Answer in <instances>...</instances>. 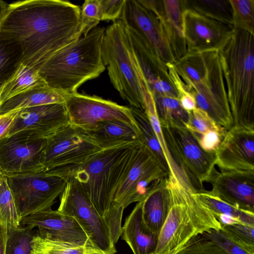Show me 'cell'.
Returning <instances> with one entry per match:
<instances>
[{
  "mask_svg": "<svg viewBox=\"0 0 254 254\" xmlns=\"http://www.w3.org/2000/svg\"><path fill=\"white\" fill-rule=\"evenodd\" d=\"M105 30L95 28L46 60L38 69L46 84L68 94L77 92L84 82L98 77L106 69L102 57Z\"/></svg>",
  "mask_w": 254,
  "mask_h": 254,
  "instance_id": "obj_5",
  "label": "cell"
},
{
  "mask_svg": "<svg viewBox=\"0 0 254 254\" xmlns=\"http://www.w3.org/2000/svg\"><path fill=\"white\" fill-rule=\"evenodd\" d=\"M214 154L220 171H254V130L232 127Z\"/></svg>",
  "mask_w": 254,
  "mask_h": 254,
  "instance_id": "obj_19",
  "label": "cell"
},
{
  "mask_svg": "<svg viewBox=\"0 0 254 254\" xmlns=\"http://www.w3.org/2000/svg\"><path fill=\"white\" fill-rule=\"evenodd\" d=\"M22 59V52L18 44L0 38V85L12 75Z\"/></svg>",
  "mask_w": 254,
  "mask_h": 254,
  "instance_id": "obj_31",
  "label": "cell"
},
{
  "mask_svg": "<svg viewBox=\"0 0 254 254\" xmlns=\"http://www.w3.org/2000/svg\"><path fill=\"white\" fill-rule=\"evenodd\" d=\"M211 241L227 254H254L239 245L221 229L211 230L201 235Z\"/></svg>",
  "mask_w": 254,
  "mask_h": 254,
  "instance_id": "obj_40",
  "label": "cell"
},
{
  "mask_svg": "<svg viewBox=\"0 0 254 254\" xmlns=\"http://www.w3.org/2000/svg\"><path fill=\"white\" fill-rule=\"evenodd\" d=\"M20 221L6 177L4 175L0 182V222L8 231L20 227Z\"/></svg>",
  "mask_w": 254,
  "mask_h": 254,
  "instance_id": "obj_32",
  "label": "cell"
},
{
  "mask_svg": "<svg viewBox=\"0 0 254 254\" xmlns=\"http://www.w3.org/2000/svg\"><path fill=\"white\" fill-rule=\"evenodd\" d=\"M221 229L239 245L254 252V226L240 223L223 225Z\"/></svg>",
  "mask_w": 254,
  "mask_h": 254,
  "instance_id": "obj_38",
  "label": "cell"
},
{
  "mask_svg": "<svg viewBox=\"0 0 254 254\" xmlns=\"http://www.w3.org/2000/svg\"><path fill=\"white\" fill-rule=\"evenodd\" d=\"M18 214L22 218L51 209L67 179L44 172L5 175Z\"/></svg>",
  "mask_w": 254,
  "mask_h": 254,
  "instance_id": "obj_12",
  "label": "cell"
},
{
  "mask_svg": "<svg viewBox=\"0 0 254 254\" xmlns=\"http://www.w3.org/2000/svg\"><path fill=\"white\" fill-rule=\"evenodd\" d=\"M4 175V174L2 173V172L1 171L0 169V180L1 179V178L2 177V176Z\"/></svg>",
  "mask_w": 254,
  "mask_h": 254,
  "instance_id": "obj_48",
  "label": "cell"
},
{
  "mask_svg": "<svg viewBox=\"0 0 254 254\" xmlns=\"http://www.w3.org/2000/svg\"></svg>",
  "mask_w": 254,
  "mask_h": 254,
  "instance_id": "obj_49",
  "label": "cell"
},
{
  "mask_svg": "<svg viewBox=\"0 0 254 254\" xmlns=\"http://www.w3.org/2000/svg\"><path fill=\"white\" fill-rule=\"evenodd\" d=\"M101 20L119 19L125 0H99Z\"/></svg>",
  "mask_w": 254,
  "mask_h": 254,
  "instance_id": "obj_42",
  "label": "cell"
},
{
  "mask_svg": "<svg viewBox=\"0 0 254 254\" xmlns=\"http://www.w3.org/2000/svg\"><path fill=\"white\" fill-rule=\"evenodd\" d=\"M142 89L144 104V111L160 144L167 164L168 176L174 178L186 189L191 191H196L189 177L178 165L169 150L157 116L155 102L151 92L147 87H144Z\"/></svg>",
  "mask_w": 254,
  "mask_h": 254,
  "instance_id": "obj_25",
  "label": "cell"
},
{
  "mask_svg": "<svg viewBox=\"0 0 254 254\" xmlns=\"http://www.w3.org/2000/svg\"><path fill=\"white\" fill-rule=\"evenodd\" d=\"M101 149L85 130L70 124L46 139L41 157L43 172L66 178Z\"/></svg>",
  "mask_w": 254,
  "mask_h": 254,
  "instance_id": "obj_8",
  "label": "cell"
},
{
  "mask_svg": "<svg viewBox=\"0 0 254 254\" xmlns=\"http://www.w3.org/2000/svg\"><path fill=\"white\" fill-rule=\"evenodd\" d=\"M192 196L215 217L229 215L241 223L254 226V212L239 208L204 190L191 193Z\"/></svg>",
  "mask_w": 254,
  "mask_h": 254,
  "instance_id": "obj_28",
  "label": "cell"
},
{
  "mask_svg": "<svg viewBox=\"0 0 254 254\" xmlns=\"http://www.w3.org/2000/svg\"><path fill=\"white\" fill-rule=\"evenodd\" d=\"M183 26L187 52L218 50L234 29L232 25L206 16L187 4L183 13Z\"/></svg>",
  "mask_w": 254,
  "mask_h": 254,
  "instance_id": "obj_16",
  "label": "cell"
},
{
  "mask_svg": "<svg viewBox=\"0 0 254 254\" xmlns=\"http://www.w3.org/2000/svg\"><path fill=\"white\" fill-rule=\"evenodd\" d=\"M101 21L99 0H86L80 8V33L86 36Z\"/></svg>",
  "mask_w": 254,
  "mask_h": 254,
  "instance_id": "obj_39",
  "label": "cell"
},
{
  "mask_svg": "<svg viewBox=\"0 0 254 254\" xmlns=\"http://www.w3.org/2000/svg\"><path fill=\"white\" fill-rule=\"evenodd\" d=\"M139 1L160 20L175 60L184 56L187 52L183 26V13L186 7V0Z\"/></svg>",
  "mask_w": 254,
  "mask_h": 254,
  "instance_id": "obj_21",
  "label": "cell"
},
{
  "mask_svg": "<svg viewBox=\"0 0 254 254\" xmlns=\"http://www.w3.org/2000/svg\"><path fill=\"white\" fill-rule=\"evenodd\" d=\"M20 226L31 230L37 228V234L42 238L95 248L76 220L58 210L50 209L24 217Z\"/></svg>",
  "mask_w": 254,
  "mask_h": 254,
  "instance_id": "obj_18",
  "label": "cell"
},
{
  "mask_svg": "<svg viewBox=\"0 0 254 254\" xmlns=\"http://www.w3.org/2000/svg\"><path fill=\"white\" fill-rule=\"evenodd\" d=\"M168 175L144 142L139 144L117 185L114 203L125 209L133 202L142 201L157 182Z\"/></svg>",
  "mask_w": 254,
  "mask_h": 254,
  "instance_id": "obj_9",
  "label": "cell"
},
{
  "mask_svg": "<svg viewBox=\"0 0 254 254\" xmlns=\"http://www.w3.org/2000/svg\"><path fill=\"white\" fill-rule=\"evenodd\" d=\"M187 1L189 5H191V6L188 5L186 2L188 6L206 16L232 25V10L229 0H189L191 4Z\"/></svg>",
  "mask_w": 254,
  "mask_h": 254,
  "instance_id": "obj_34",
  "label": "cell"
},
{
  "mask_svg": "<svg viewBox=\"0 0 254 254\" xmlns=\"http://www.w3.org/2000/svg\"><path fill=\"white\" fill-rule=\"evenodd\" d=\"M65 96L48 85L40 86L5 101L0 106V115L37 106L64 103Z\"/></svg>",
  "mask_w": 254,
  "mask_h": 254,
  "instance_id": "obj_26",
  "label": "cell"
},
{
  "mask_svg": "<svg viewBox=\"0 0 254 254\" xmlns=\"http://www.w3.org/2000/svg\"><path fill=\"white\" fill-rule=\"evenodd\" d=\"M167 147L178 165L186 173L195 190H203L216 170L214 153L200 146L194 135L184 125L162 127Z\"/></svg>",
  "mask_w": 254,
  "mask_h": 254,
  "instance_id": "obj_10",
  "label": "cell"
},
{
  "mask_svg": "<svg viewBox=\"0 0 254 254\" xmlns=\"http://www.w3.org/2000/svg\"><path fill=\"white\" fill-rule=\"evenodd\" d=\"M184 125L196 136L210 130H226L216 124L205 112L198 108L188 114V121Z\"/></svg>",
  "mask_w": 254,
  "mask_h": 254,
  "instance_id": "obj_37",
  "label": "cell"
},
{
  "mask_svg": "<svg viewBox=\"0 0 254 254\" xmlns=\"http://www.w3.org/2000/svg\"><path fill=\"white\" fill-rule=\"evenodd\" d=\"M227 130H210L195 136L201 147L205 151L214 153L221 143Z\"/></svg>",
  "mask_w": 254,
  "mask_h": 254,
  "instance_id": "obj_43",
  "label": "cell"
},
{
  "mask_svg": "<svg viewBox=\"0 0 254 254\" xmlns=\"http://www.w3.org/2000/svg\"><path fill=\"white\" fill-rule=\"evenodd\" d=\"M157 116L161 127L185 125L188 114L181 107L177 98L169 96L153 97Z\"/></svg>",
  "mask_w": 254,
  "mask_h": 254,
  "instance_id": "obj_30",
  "label": "cell"
},
{
  "mask_svg": "<svg viewBox=\"0 0 254 254\" xmlns=\"http://www.w3.org/2000/svg\"><path fill=\"white\" fill-rule=\"evenodd\" d=\"M232 25L235 28L254 34V0H229Z\"/></svg>",
  "mask_w": 254,
  "mask_h": 254,
  "instance_id": "obj_35",
  "label": "cell"
},
{
  "mask_svg": "<svg viewBox=\"0 0 254 254\" xmlns=\"http://www.w3.org/2000/svg\"><path fill=\"white\" fill-rule=\"evenodd\" d=\"M196 108L205 112L226 130L233 125L218 50L187 52L174 64Z\"/></svg>",
  "mask_w": 254,
  "mask_h": 254,
  "instance_id": "obj_4",
  "label": "cell"
},
{
  "mask_svg": "<svg viewBox=\"0 0 254 254\" xmlns=\"http://www.w3.org/2000/svg\"><path fill=\"white\" fill-rule=\"evenodd\" d=\"M104 254L92 247L78 246L38 236L34 237L30 254Z\"/></svg>",
  "mask_w": 254,
  "mask_h": 254,
  "instance_id": "obj_29",
  "label": "cell"
},
{
  "mask_svg": "<svg viewBox=\"0 0 254 254\" xmlns=\"http://www.w3.org/2000/svg\"><path fill=\"white\" fill-rule=\"evenodd\" d=\"M85 131L102 149L143 142L138 127L119 121H103Z\"/></svg>",
  "mask_w": 254,
  "mask_h": 254,
  "instance_id": "obj_22",
  "label": "cell"
},
{
  "mask_svg": "<svg viewBox=\"0 0 254 254\" xmlns=\"http://www.w3.org/2000/svg\"><path fill=\"white\" fill-rule=\"evenodd\" d=\"M47 138L17 132L0 139V169L4 175L43 171Z\"/></svg>",
  "mask_w": 254,
  "mask_h": 254,
  "instance_id": "obj_15",
  "label": "cell"
},
{
  "mask_svg": "<svg viewBox=\"0 0 254 254\" xmlns=\"http://www.w3.org/2000/svg\"><path fill=\"white\" fill-rule=\"evenodd\" d=\"M130 109L140 131L144 143L156 156L169 173L167 164L160 144L144 110L132 107H130Z\"/></svg>",
  "mask_w": 254,
  "mask_h": 254,
  "instance_id": "obj_33",
  "label": "cell"
},
{
  "mask_svg": "<svg viewBox=\"0 0 254 254\" xmlns=\"http://www.w3.org/2000/svg\"><path fill=\"white\" fill-rule=\"evenodd\" d=\"M187 243L183 244V245L180 246L179 247H177V248H175V249H173L169 251L166 252L161 254H177L181 250H182L185 247V246Z\"/></svg>",
  "mask_w": 254,
  "mask_h": 254,
  "instance_id": "obj_47",
  "label": "cell"
},
{
  "mask_svg": "<svg viewBox=\"0 0 254 254\" xmlns=\"http://www.w3.org/2000/svg\"><path fill=\"white\" fill-rule=\"evenodd\" d=\"M102 57L110 81L130 107L144 110L142 82L132 59L127 28L118 19L106 28Z\"/></svg>",
  "mask_w": 254,
  "mask_h": 254,
  "instance_id": "obj_7",
  "label": "cell"
},
{
  "mask_svg": "<svg viewBox=\"0 0 254 254\" xmlns=\"http://www.w3.org/2000/svg\"><path fill=\"white\" fill-rule=\"evenodd\" d=\"M142 201L137 202L122 227V239L130 248L133 254H154L158 235L151 232L142 218Z\"/></svg>",
  "mask_w": 254,
  "mask_h": 254,
  "instance_id": "obj_23",
  "label": "cell"
},
{
  "mask_svg": "<svg viewBox=\"0 0 254 254\" xmlns=\"http://www.w3.org/2000/svg\"><path fill=\"white\" fill-rule=\"evenodd\" d=\"M177 254H227L201 235L193 238Z\"/></svg>",
  "mask_w": 254,
  "mask_h": 254,
  "instance_id": "obj_41",
  "label": "cell"
},
{
  "mask_svg": "<svg viewBox=\"0 0 254 254\" xmlns=\"http://www.w3.org/2000/svg\"><path fill=\"white\" fill-rule=\"evenodd\" d=\"M164 65L176 60L158 17L138 0H125L119 18Z\"/></svg>",
  "mask_w": 254,
  "mask_h": 254,
  "instance_id": "obj_13",
  "label": "cell"
},
{
  "mask_svg": "<svg viewBox=\"0 0 254 254\" xmlns=\"http://www.w3.org/2000/svg\"><path fill=\"white\" fill-rule=\"evenodd\" d=\"M58 210L74 218L93 246L105 254H115L109 228L77 181L67 175Z\"/></svg>",
  "mask_w": 254,
  "mask_h": 254,
  "instance_id": "obj_11",
  "label": "cell"
},
{
  "mask_svg": "<svg viewBox=\"0 0 254 254\" xmlns=\"http://www.w3.org/2000/svg\"><path fill=\"white\" fill-rule=\"evenodd\" d=\"M7 4H8L6 2L2 0H0V25L4 14Z\"/></svg>",
  "mask_w": 254,
  "mask_h": 254,
  "instance_id": "obj_46",
  "label": "cell"
},
{
  "mask_svg": "<svg viewBox=\"0 0 254 254\" xmlns=\"http://www.w3.org/2000/svg\"><path fill=\"white\" fill-rule=\"evenodd\" d=\"M166 186L169 209L154 254L177 248L209 230L221 229L218 220L192 196L193 192L170 176L167 177Z\"/></svg>",
  "mask_w": 254,
  "mask_h": 254,
  "instance_id": "obj_6",
  "label": "cell"
},
{
  "mask_svg": "<svg viewBox=\"0 0 254 254\" xmlns=\"http://www.w3.org/2000/svg\"><path fill=\"white\" fill-rule=\"evenodd\" d=\"M81 36L80 7L62 0L11 2L0 25V38L18 44L22 63L37 69Z\"/></svg>",
  "mask_w": 254,
  "mask_h": 254,
  "instance_id": "obj_1",
  "label": "cell"
},
{
  "mask_svg": "<svg viewBox=\"0 0 254 254\" xmlns=\"http://www.w3.org/2000/svg\"><path fill=\"white\" fill-rule=\"evenodd\" d=\"M19 110L0 115V139L4 137Z\"/></svg>",
  "mask_w": 254,
  "mask_h": 254,
  "instance_id": "obj_44",
  "label": "cell"
},
{
  "mask_svg": "<svg viewBox=\"0 0 254 254\" xmlns=\"http://www.w3.org/2000/svg\"><path fill=\"white\" fill-rule=\"evenodd\" d=\"M45 85H47L38 69L21 63L12 75L0 85V106L17 95Z\"/></svg>",
  "mask_w": 254,
  "mask_h": 254,
  "instance_id": "obj_27",
  "label": "cell"
},
{
  "mask_svg": "<svg viewBox=\"0 0 254 254\" xmlns=\"http://www.w3.org/2000/svg\"><path fill=\"white\" fill-rule=\"evenodd\" d=\"M7 238V230L0 222V254H5Z\"/></svg>",
  "mask_w": 254,
  "mask_h": 254,
  "instance_id": "obj_45",
  "label": "cell"
},
{
  "mask_svg": "<svg viewBox=\"0 0 254 254\" xmlns=\"http://www.w3.org/2000/svg\"><path fill=\"white\" fill-rule=\"evenodd\" d=\"M141 143L101 149L68 174L79 184L108 226L115 245L122 234L125 209L114 203V193L134 149Z\"/></svg>",
  "mask_w": 254,
  "mask_h": 254,
  "instance_id": "obj_2",
  "label": "cell"
},
{
  "mask_svg": "<svg viewBox=\"0 0 254 254\" xmlns=\"http://www.w3.org/2000/svg\"><path fill=\"white\" fill-rule=\"evenodd\" d=\"M69 124L64 103L25 108L19 111L4 137L22 132L47 138Z\"/></svg>",
  "mask_w": 254,
  "mask_h": 254,
  "instance_id": "obj_17",
  "label": "cell"
},
{
  "mask_svg": "<svg viewBox=\"0 0 254 254\" xmlns=\"http://www.w3.org/2000/svg\"><path fill=\"white\" fill-rule=\"evenodd\" d=\"M37 232L20 226L7 231L5 254H30Z\"/></svg>",
  "mask_w": 254,
  "mask_h": 254,
  "instance_id": "obj_36",
  "label": "cell"
},
{
  "mask_svg": "<svg viewBox=\"0 0 254 254\" xmlns=\"http://www.w3.org/2000/svg\"><path fill=\"white\" fill-rule=\"evenodd\" d=\"M167 177L158 181L142 200L143 223L151 232L158 236L165 221L169 209Z\"/></svg>",
  "mask_w": 254,
  "mask_h": 254,
  "instance_id": "obj_24",
  "label": "cell"
},
{
  "mask_svg": "<svg viewBox=\"0 0 254 254\" xmlns=\"http://www.w3.org/2000/svg\"><path fill=\"white\" fill-rule=\"evenodd\" d=\"M209 191L242 209L254 212V171H214Z\"/></svg>",
  "mask_w": 254,
  "mask_h": 254,
  "instance_id": "obj_20",
  "label": "cell"
},
{
  "mask_svg": "<svg viewBox=\"0 0 254 254\" xmlns=\"http://www.w3.org/2000/svg\"><path fill=\"white\" fill-rule=\"evenodd\" d=\"M64 104L70 124L88 130L106 121H119L138 127L130 107L96 96L77 92L66 94Z\"/></svg>",
  "mask_w": 254,
  "mask_h": 254,
  "instance_id": "obj_14",
  "label": "cell"
},
{
  "mask_svg": "<svg viewBox=\"0 0 254 254\" xmlns=\"http://www.w3.org/2000/svg\"><path fill=\"white\" fill-rule=\"evenodd\" d=\"M218 51L232 127L254 130V34L234 28Z\"/></svg>",
  "mask_w": 254,
  "mask_h": 254,
  "instance_id": "obj_3",
  "label": "cell"
}]
</instances>
